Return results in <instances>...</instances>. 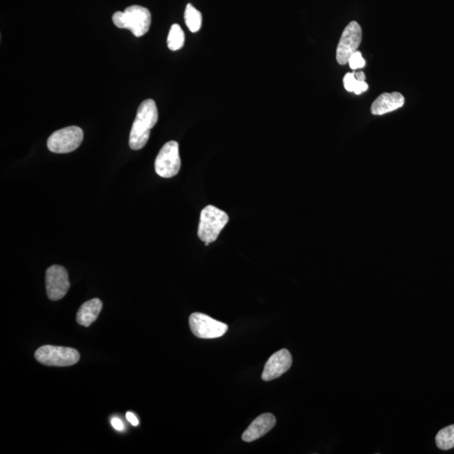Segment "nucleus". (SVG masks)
Listing matches in <instances>:
<instances>
[{
	"label": "nucleus",
	"mask_w": 454,
	"mask_h": 454,
	"mask_svg": "<svg viewBox=\"0 0 454 454\" xmlns=\"http://www.w3.org/2000/svg\"><path fill=\"white\" fill-rule=\"evenodd\" d=\"M276 418L271 413H264L257 417L242 434V440L251 442L264 437L275 428Z\"/></svg>",
	"instance_id": "nucleus-11"
},
{
	"label": "nucleus",
	"mask_w": 454,
	"mask_h": 454,
	"mask_svg": "<svg viewBox=\"0 0 454 454\" xmlns=\"http://www.w3.org/2000/svg\"><path fill=\"white\" fill-rule=\"evenodd\" d=\"M159 121V111L153 99H146L138 108L130 133L129 145L132 150L144 148L148 144L151 130Z\"/></svg>",
	"instance_id": "nucleus-1"
},
{
	"label": "nucleus",
	"mask_w": 454,
	"mask_h": 454,
	"mask_svg": "<svg viewBox=\"0 0 454 454\" xmlns=\"http://www.w3.org/2000/svg\"><path fill=\"white\" fill-rule=\"evenodd\" d=\"M362 29L359 23L350 22L342 34L337 48V61L340 65L348 63L350 57L359 48L362 41Z\"/></svg>",
	"instance_id": "nucleus-8"
},
{
	"label": "nucleus",
	"mask_w": 454,
	"mask_h": 454,
	"mask_svg": "<svg viewBox=\"0 0 454 454\" xmlns=\"http://www.w3.org/2000/svg\"><path fill=\"white\" fill-rule=\"evenodd\" d=\"M126 419L127 421H128L130 424L133 425L134 426L139 425V421H138L136 415H135L132 413H130V411L129 413H126Z\"/></svg>",
	"instance_id": "nucleus-21"
},
{
	"label": "nucleus",
	"mask_w": 454,
	"mask_h": 454,
	"mask_svg": "<svg viewBox=\"0 0 454 454\" xmlns=\"http://www.w3.org/2000/svg\"><path fill=\"white\" fill-rule=\"evenodd\" d=\"M186 37L184 30L178 24L171 26L168 37V47L172 51H178L184 47Z\"/></svg>",
	"instance_id": "nucleus-15"
},
{
	"label": "nucleus",
	"mask_w": 454,
	"mask_h": 454,
	"mask_svg": "<svg viewBox=\"0 0 454 454\" xmlns=\"http://www.w3.org/2000/svg\"><path fill=\"white\" fill-rule=\"evenodd\" d=\"M34 359L47 366L68 367L78 363L80 355L74 348L45 345L37 350Z\"/></svg>",
	"instance_id": "nucleus-4"
},
{
	"label": "nucleus",
	"mask_w": 454,
	"mask_h": 454,
	"mask_svg": "<svg viewBox=\"0 0 454 454\" xmlns=\"http://www.w3.org/2000/svg\"><path fill=\"white\" fill-rule=\"evenodd\" d=\"M112 20L118 28L128 29L135 37H141L148 32L152 23V15L147 8L132 6L126 8L124 12H115Z\"/></svg>",
	"instance_id": "nucleus-2"
},
{
	"label": "nucleus",
	"mask_w": 454,
	"mask_h": 454,
	"mask_svg": "<svg viewBox=\"0 0 454 454\" xmlns=\"http://www.w3.org/2000/svg\"><path fill=\"white\" fill-rule=\"evenodd\" d=\"M293 359L288 350H279L269 357L261 374V379L264 381H271L279 378L290 368Z\"/></svg>",
	"instance_id": "nucleus-10"
},
{
	"label": "nucleus",
	"mask_w": 454,
	"mask_h": 454,
	"mask_svg": "<svg viewBox=\"0 0 454 454\" xmlns=\"http://www.w3.org/2000/svg\"><path fill=\"white\" fill-rule=\"evenodd\" d=\"M348 63L353 70H356V69L363 68L365 66V60L362 57L361 52L356 51L350 57Z\"/></svg>",
	"instance_id": "nucleus-17"
},
{
	"label": "nucleus",
	"mask_w": 454,
	"mask_h": 454,
	"mask_svg": "<svg viewBox=\"0 0 454 454\" xmlns=\"http://www.w3.org/2000/svg\"><path fill=\"white\" fill-rule=\"evenodd\" d=\"M46 287L48 298L51 301H59L67 295L70 282L66 268L60 265H53L46 272Z\"/></svg>",
	"instance_id": "nucleus-9"
},
{
	"label": "nucleus",
	"mask_w": 454,
	"mask_h": 454,
	"mask_svg": "<svg viewBox=\"0 0 454 454\" xmlns=\"http://www.w3.org/2000/svg\"><path fill=\"white\" fill-rule=\"evenodd\" d=\"M354 75H355V78L357 80L359 81H365V79H366V77H365L364 72H353Z\"/></svg>",
	"instance_id": "nucleus-22"
},
{
	"label": "nucleus",
	"mask_w": 454,
	"mask_h": 454,
	"mask_svg": "<svg viewBox=\"0 0 454 454\" xmlns=\"http://www.w3.org/2000/svg\"><path fill=\"white\" fill-rule=\"evenodd\" d=\"M405 103V98L401 93H384L377 98L371 106V112L375 115H382L399 109Z\"/></svg>",
	"instance_id": "nucleus-12"
},
{
	"label": "nucleus",
	"mask_w": 454,
	"mask_h": 454,
	"mask_svg": "<svg viewBox=\"0 0 454 454\" xmlns=\"http://www.w3.org/2000/svg\"><path fill=\"white\" fill-rule=\"evenodd\" d=\"M357 80L355 78V75L354 74H348L346 75L344 78V87L346 90H347L348 92H354V90H355L356 84H357Z\"/></svg>",
	"instance_id": "nucleus-18"
},
{
	"label": "nucleus",
	"mask_w": 454,
	"mask_h": 454,
	"mask_svg": "<svg viewBox=\"0 0 454 454\" xmlns=\"http://www.w3.org/2000/svg\"><path fill=\"white\" fill-rule=\"evenodd\" d=\"M228 221L229 217L225 211L214 206L204 208L198 229L199 239L205 242L206 246L213 244Z\"/></svg>",
	"instance_id": "nucleus-3"
},
{
	"label": "nucleus",
	"mask_w": 454,
	"mask_h": 454,
	"mask_svg": "<svg viewBox=\"0 0 454 454\" xmlns=\"http://www.w3.org/2000/svg\"><path fill=\"white\" fill-rule=\"evenodd\" d=\"M83 139V130L79 126H68L57 130L48 140V148L54 153H68L79 148Z\"/></svg>",
	"instance_id": "nucleus-5"
},
{
	"label": "nucleus",
	"mask_w": 454,
	"mask_h": 454,
	"mask_svg": "<svg viewBox=\"0 0 454 454\" xmlns=\"http://www.w3.org/2000/svg\"><path fill=\"white\" fill-rule=\"evenodd\" d=\"M436 444L437 447L442 450H449L454 448V425L448 426L437 433Z\"/></svg>",
	"instance_id": "nucleus-16"
},
{
	"label": "nucleus",
	"mask_w": 454,
	"mask_h": 454,
	"mask_svg": "<svg viewBox=\"0 0 454 454\" xmlns=\"http://www.w3.org/2000/svg\"><path fill=\"white\" fill-rule=\"evenodd\" d=\"M184 20H186L188 28L191 32H197L201 28L202 14L198 10L188 3L184 12Z\"/></svg>",
	"instance_id": "nucleus-14"
},
{
	"label": "nucleus",
	"mask_w": 454,
	"mask_h": 454,
	"mask_svg": "<svg viewBox=\"0 0 454 454\" xmlns=\"http://www.w3.org/2000/svg\"><path fill=\"white\" fill-rule=\"evenodd\" d=\"M368 88V83L365 82V81L357 80L355 90H354V93H355L357 95H361L362 93H364V92L366 91Z\"/></svg>",
	"instance_id": "nucleus-19"
},
{
	"label": "nucleus",
	"mask_w": 454,
	"mask_h": 454,
	"mask_svg": "<svg viewBox=\"0 0 454 454\" xmlns=\"http://www.w3.org/2000/svg\"><path fill=\"white\" fill-rule=\"evenodd\" d=\"M190 326L195 336L204 339L221 337L228 330V326L225 323L215 320L209 315L202 313L192 314Z\"/></svg>",
	"instance_id": "nucleus-7"
},
{
	"label": "nucleus",
	"mask_w": 454,
	"mask_h": 454,
	"mask_svg": "<svg viewBox=\"0 0 454 454\" xmlns=\"http://www.w3.org/2000/svg\"><path fill=\"white\" fill-rule=\"evenodd\" d=\"M181 167L178 142H167L155 160V171L161 178L170 179L179 174Z\"/></svg>",
	"instance_id": "nucleus-6"
},
{
	"label": "nucleus",
	"mask_w": 454,
	"mask_h": 454,
	"mask_svg": "<svg viewBox=\"0 0 454 454\" xmlns=\"http://www.w3.org/2000/svg\"><path fill=\"white\" fill-rule=\"evenodd\" d=\"M103 304L101 299H92L83 303L77 313V322L79 325L88 328L99 317L102 310Z\"/></svg>",
	"instance_id": "nucleus-13"
},
{
	"label": "nucleus",
	"mask_w": 454,
	"mask_h": 454,
	"mask_svg": "<svg viewBox=\"0 0 454 454\" xmlns=\"http://www.w3.org/2000/svg\"><path fill=\"white\" fill-rule=\"evenodd\" d=\"M111 425H112L113 428L117 431H123L125 428L124 424H123L121 419L117 417L112 418V420H111Z\"/></svg>",
	"instance_id": "nucleus-20"
}]
</instances>
